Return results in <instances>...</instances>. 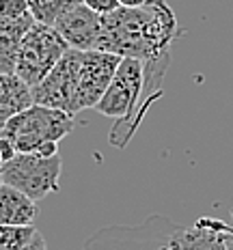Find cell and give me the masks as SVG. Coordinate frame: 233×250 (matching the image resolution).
I'll return each mask as SVG.
<instances>
[{
  "instance_id": "cell-13",
  "label": "cell",
  "mask_w": 233,
  "mask_h": 250,
  "mask_svg": "<svg viewBox=\"0 0 233 250\" xmlns=\"http://www.w3.org/2000/svg\"><path fill=\"white\" fill-rule=\"evenodd\" d=\"M33 24L35 20L30 13L24 15V18H4V15H0V74H15L20 41Z\"/></svg>"
},
{
  "instance_id": "cell-24",
  "label": "cell",
  "mask_w": 233,
  "mask_h": 250,
  "mask_svg": "<svg viewBox=\"0 0 233 250\" xmlns=\"http://www.w3.org/2000/svg\"><path fill=\"white\" fill-rule=\"evenodd\" d=\"M0 164H2V162H0Z\"/></svg>"
},
{
  "instance_id": "cell-12",
  "label": "cell",
  "mask_w": 233,
  "mask_h": 250,
  "mask_svg": "<svg viewBox=\"0 0 233 250\" xmlns=\"http://www.w3.org/2000/svg\"><path fill=\"white\" fill-rule=\"evenodd\" d=\"M39 216V205L18 188L0 184V222L2 225L26 227Z\"/></svg>"
},
{
  "instance_id": "cell-21",
  "label": "cell",
  "mask_w": 233,
  "mask_h": 250,
  "mask_svg": "<svg viewBox=\"0 0 233 250\" xmlns=\"http://www.w3.org/2000/svg\"><path fill=\"white\" fill-rule=\"evenodd\" d=\"M119 7H127V9H136V7H143L147 0H117Z\"/></svg>"
},
{
  "instance_id": "cell-10",
  "label": "cell",
  "mask_w": 233,
  "mask_h": 250,
  "mask_svg": "<svg viewBox=\"0 0 233 250\" xmlns=\"http://www.w3.org/2000/svg\"><path fill=\"white\" fill-rule=\"evenodd\" d=\"M231 225L203 216L192 227H177L162 250H229Z\"/></svg>"
},
{
  "instance_id": "cell-9",
  "label": "cell",
  "mask_w": 233,
  "mask_h": 250,
  "mask_svg": "<svg viewBox=\"0 0 233 250\" xmlns=\"http://www.w3.org/2000/svg\"><path fill=\"white\" fill-rule=\"evenodd\" d=\"M121 59L123 56H117L112 52H104V50L82 52L80 74H78V93H76L78 112L95 108V104L100 102L104 91L110 84Z\"/></svg>"
},
{
  "instance_id": "cell-4",
  "label": "cell",
  "mask_w": 233,
  "mask_h": 250,
  "mask_svg": "<svg viewBox=\"0 0 233 250\" xmlns=\"http://www.w3.org/2000/svg\"><path fill=\"white\" fill-rule=\"evenodd\" d=\"M63 162L61 155L43 158L39 153H18L13 160L0 164V184L18 188L33 201H43L52 192H59Z\"/></svg>"
},
{
  "instance_id": "cell-7",
  "label": "cell",
  "mask_w": 233,
  "mask_h": 250,
  "mask_svg": "<svg viewBox=\"0 0 233 250\" xmlns=\"http://www.w3.org/2000/svg\"><path fill=\"white\" fill-rule=\"evenodd\" d=\"M143 88V61L134 56H123L119 62L110 84L104 91L95 110L102 117H110L115 121H126L136 110L138 97Z\"/></svg>"
},
{
  "instance_id": "cell-18",
  "label": "cell",
  "mask_w": 233,
  "mask_h": 250,
  "mask_svg": "<svg viewBox=\"0 0 233 250\" xmlns=\"http://www.w3.org/2000/svg\"><path fill=\"white\" fill-rule=\"evenodd\" d=\"M82 4H86V7H89L91 11H95L97 15H108L119 9L117 0H82Z\"/></svg>"
},
{
  "instance_id": "cell-16",
  "label": "cell",
  "mask_w": 233,
  "mask_h": 250,
  "mask_svg": "<svg viewBox=\"0 0 233 250\" xmlns=\"http://www.w3.org/2000/svg\"><path fill=\"white\" fill-rule=\"evenodd\" d=\"M35 233H37V229L33 225L18 227L0 222V250H22L33 239Z\"/></svg>"
},
{
  "instance_id": "cell-5",
  "label": "cell",
  "mask_w": 233,
  "mask_h": 250,
  "mask_svg": "<svg viewBox=\"0 0 233 250\" xmlns=\"http://www.w3.org/2000/svg\"><path fill=\"white\" fill-rule=\"evenodd\" d=\"M179 225L170 218L153 213L141 225H112L104 227L91 239H86L82 250H162Z\"/></svg>"
},
{
  "instance_id": "cell-8",
  "label": "cell",
  "mask_w": 233,
  "mask_h": 250,
  "mask_svg": "<svg viewBox=\"0 0 233 250\" xmlns=\"http://www.w3.org/2000/svg\"><path fill=\"white\" fill-rule=\"evenodd\" d=\"M169 65H170V52L162 56H155V59L143 61V88H141V97H138V104H136V110L126 121H115L110 134H108V140H110L112 147L126 149L127 143L136 134V129L141 127L145 114L151 108V104L162 97V82H164V74H167Z\"/></svg>"
},
{
  "instance_id": "cell-3",
  "label": "cell",
  "mask_w": 233,
  "mask_h": 250,
  "mask_svg": "<svg viewBox=\"0 0 233 250\" xmlns=\"http://www.w3.org/2000/svg\"><path fill=\"white\" fill-rule=\"evenodd\" d=\"M67 50H69V45L54 26L35 22L20 41L15 76L22 78L33 88L48 76V71L59 62V59Z\"/></svg>"
},
{
  "instance_id": "cell-1",
  "label": "cell",
  "mask_w": 233,
  "mask_h": 250,
  "mask_svg": "<svg viewBox=\"0 0 233 250\" xmlns=\"http://www.w3.org/2000/svg\"><path fill=\"white\" fill-rule=\"evenodd\" d=\"M181 33L184 30L167 0H147L143 7H119L102 15V35L95 50L149 61L169 54Z\"/></svg>"
},
{
  "instance_id": "cell-6",
  "label": "cell",
  "mask_w": 233,
  "mask_h": 250,
  "mask_svg": "<svg viewBox=\"0 0 233 250\" xmlns=\"http://www.w3.org/2000/svg\"><path fill=\"white\" fill-rule=\"evenodd\" d=\"M82 52L69 48L59 59L54 67L48 71V76L30 88L33 104L56 108L69 114H78L76 93H78V74H80Z\"/></svg>"
},
{
  "instance_id": "cell-11",
  "label": "cell",
  "mask_w": 233,
  "mask_h": 250,
  "mask_svg": "<svg viewBox=\"0 0 233 250\" xmlns=\"http://www.w3.org/2000/svg\"><path fill=\"white\" fill-rule=\"evenodd\" d=\"M54 28L74 50H95L102 35V15L91 11L86 4H76L54 22Z\"/></svg>"
},
{
  "instance_id": "cell-19",
  "label": "cell",
  "mask_w": 233,
  "mask_h": 250,
  "mask_svg": "<svg viewBox=\"0 0 233 250\" xmlns=\"http://www.w3.org/2000/svg\"><path fill=\"white\" fill-rule=\"evenodd\" d=\"M15 155H18V149H15V145L9 140L7 136H0V162H9V160H13Z\"/></svg>"
},
{
  "instance_id": "cell-15",
  "label": "cell",
  "mask_w": 233,
  "mask_h": 250,
  "mask_svg": "<svg viewBox=\"0 0 233 250\" xmlns=\"http://www.w3.org/2000/svg\"><path fill=\"white\" fill-rule=\"evenodd\" d=\"M82 0H26L28 11L33 15L35 22L54 26V22L63 13H67L71 7L80 4Z\"/></svg>"
},
{
  "instance_id": "cell-14",
  "label": "cell",
  "mask_w": 233,
  "mask_h": 250,
  "mask_svg": "<svg viewBox=\"0 0 233 250\" xmlns=\"http://www.w3.org/2000/svg\"><path fill=\"white\" fill-rule=\"evenodd\" d=\"M33 104L30 86L15 74H0V129L2 125Z\"/></svg>"
},
{
  "instance_id": "cell-22",
  "label": "cell",
  "mask_w": 233,
  "mask_h": 250,
  "mask_svg": "<svg viewBox=\"0 0 233 250\" xmlns=\"http://www.w3.org/2000/svg\"><path fill=\"white\" fill-rule=\"evenodd\" d=\"M229 250H233V233H231V237H229Z\"/></svg>"
},
{
  "instance_id": "cell-17",
  "label": "cell",
  "mask_w": 233,
  "mask_h": 250,
  "mask_svg": "<svg viewBox=\"0 0 233 250\" xmlns=\"http://www.w3.org/2000/svg\"><path fill=\"white\" fill-rule=\"evenodd\" d=\"M28 13L26 0H0V15L4 18H24Z\"/></svg>"
},
{
  "instance_id": "cell-20",
  "label": "cell",
  "mask_w": 233,
  "mask_h": 250,
  "mask_svg": "<svg viewBox=\"0 0 233 250\" xmlns=\"http://www.w3.org/2000/svg\"><path fill=\"white\" fill-rule=\"evenodd\" d=\"M22 250H48V246H45V239L41 237V233L37 231V233L33 235V239H30V242L26 244Z\"/></svg>"
},
{
  "instance_id": "cell-2",
  "label": "cell",
  "mask_w": 233,
  "mask_h": 250,
  "mask_svg": "<svg viewBox=\"0 0 233 250\" xmlns=\"http://www.w3.org/2000/svg\"><path fill=\"white\" fill-rule=\"evenodd\" d=\"M74 127V114L41 104H30L26 110L18 112L2 125L0 136L11 140L18 153H33L45 143H61Z\"/></svg>"
},
{
  "instance_id": "cell-23",
  "label": "cell",
  "mask_w": 233,
  "mask_h": 250,
  "mask_svg": "<svg viewBox=\"0 0 233 250\" xmlns=\"http://www.w3.org/2000/svg\"><path fill=\"white\" fill-rule=\"evenodd\" d=\"M231 231H233V209H231Z\"/></svg>"
}]
</instances>
